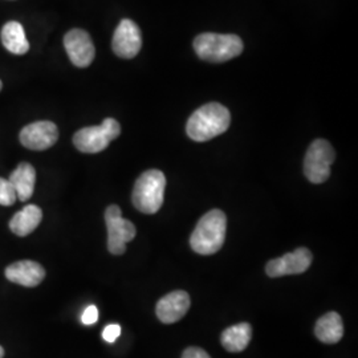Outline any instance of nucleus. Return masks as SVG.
<instances>
[{
    "mask_svg": "<svg viewBox=\"0 0 358 358\" xmlns=\"http://www.w3.org/2000/svg\"><path fill=\"white\" fill-rule=\"evenodd\" d=\"M230 124V110L226 106L217 103H206L189 118L186 131L192 141H210L223 134Z\"/></svg>",
    "mask_w": 358,
    "mask_h": 358,
    "instance_id": "obj_1",
    "label": "nucleus"
},
{
    "mask_svg": "<svg viewBox=\"0 0 358 358\" xmlns=\"http://www.w3.org/2000/svg\"><path fill=\"white\" fill-rule=\"evenodd\" d=\"M227 231V217L220 210H211L198 222L190 238L192 251L199 255H213L223 247Z\"/></svg>",
    "mask_w": 358,
    "mask_h": 358,
    "instance_id": "obj_2",
    "label": "nucleus"
},
{
    "mask_svg": "<svg viewBox=\"0 0 358 358\" xmlns=\"http://www.w3.org/2000/svg\"><path fill=\"white\" fill-rule=\"evenodd\" d=\"M166 187L165 174L159 170H148L136 180L131 201L143 214H155L164 203Z\"/></svg>",
    "mask_w": 358,
    "mask_h": 358,
    "instance_id": "obj_3",
    "label": "nucleus"
},
{
    "mask_svg": "<svg viewBox=\"0 0 358 358\" xmlns=\"http://www.w3.org/2000/svg\"><path fill=\"white\" fill-rule=\"evenodd\" d=\"M196 55L210 63H224L243 52V41L236 35L202 34L194 40Z\"/></svg>",
    "mask_w": 358,
    "mask_h": 358,
    "instance_id": "obj_4",
    "label": "nucleus"
},
{
    "mask_svg": "<svg viewBox=\"0 0 358 358\" xmlns=\"http://www.w3.org/2000/svg\"><path fill=\"white\" fill-rule=\"evenodd\" d=\"M120 134L121 127L115 118H105L99 127L80 129L73 136V145L81 153H100Z\"/></svg>",
    "mask_w": 358,
    "mask_h": 358,
    "instance_id": "obj_5",
    "label": "nucleus"
},
{
    "mask_svg": "<svg viewBox=\"0 0 358 358\" xmlns=\"http://www.w3.org/2000/svg\"><path fill=\"white\" fill-rule=\"evenodd\" d=\"M336 159L332 145L327 140H316L308 148L304 158V174L309 182L320 185L331 176V166Z\"/></svg>",
    "mask_w": 358,
    "mask_h": 358,
    "instance_id": "obj_6",
    "label": "nucleus"
},
{
    "mask_svg": "<svg viewBox=\"0 0 358 358\" xmlns=\"http://www.w3.org/2000/svg\"><path fill=\"white\" fill-rule=\"evenodd\" d=\"M105 222L108 229V250L113 255H122L127 251V243L136 238L134 224L122 217V211L117 205L105 210Z\"/></svg>",
    "mask_w": 358,
    "mask_h": 358,
    "instance_id": "obj_7",
    "label": "nucleus"
},
{
    "mask_svg": "<svg viewBox=\"0 0 358 358\" xmlns=\"http://www.w3.org/2000/svg\"><path fill=\"white\" fill-rule=\"evenodd\" d=\"M312 260V252L306 247H300L294 250V252L269 260L266 266V272L269 278H280L284 275H300L310 267Z\"/></svg>",
    "mask_w": 358,
    "mask_h": 358,
    "instance_id": "obj_8",
    "label": "nucleus"
},
{
    "mask_svg": "<svg viewBox=\"0 0 358 358\" xmlns=\"http://www.w3.org/2000/svg\"><path fill=\"white\" fill-rule=\"evenodd\" d=\"M142 36L138 26L130 20L124 19L115 28L112 48L121 59H133L141 51Z\"/></svg>",
    "mask_w": 358,
    "mask_h": 358,
    "instance_id": "obj_9",
    "label": "nucleus"
},
{
    "mask_svg": "<svg viewBox=\"0 0 358 358\" xmlns=\"http://www.w3.org/2000/svg\"><path fill=\"white\" fill-rule=\"evenodd\" d=\"M20 142L29 150H47L59 140V129L51 121H38L20 131Z\"/></svg>",
    "mask_w": 358,
    "mask_h": 358,
    "instance_id": "obj_10",
    "label": "nucleus"
},
{
    "mask_svg": "<svg viewBox=\"0 0 358 358\" xmlns=\"http://www.w3.org/2000/svg\"><path fill=\"white\" fill-rule=\"evenodd\" d=\"M65 51L72 64L78 68H87L96 56V50L90 34L84 29H71L64 36Z\"/></svg>",
    "mask_w": 358,
    "mask_h": 358,
    "instance_id": "obj_11",
    "label": "nucleus"
},
{
    "mask_svg": "<svg viewBox=\"0 0 358 358\" xmlns=\"http://www.w3.org/2000/svg\"><path fill=\"white\" fill-rule=\"evenodd\" d=\"M190 296L185 291H174L164 296L155 307L157 317L164 324H174L183 319L190 309Z\"/></svg>",
    "mask_w": 358,
    "mask_h": 358,
    "instance_id": "obj_12",
    "label": "nucleus"
},
{
    "mask_svg": "<svg viewBox=\"0 0 358 358\" xmlns=\"http://www.w3.org/2000/svg\"><path fill=\"white\" fill-rule=\"evenodd\" d=\"M4 275L11 282L34 288L44 280L45 269L34 260H20L8 266L4 271Z\"/></svg>",
    "mask_w": 358,
    "mask_h": 358,
    "instance_id": "obj_13",
    "label": "nucleus"
},
{
    "mask_svg": "<svg viewBox=\"0 0 358 358\" xmlns=\"http://www.w3.org/2000/svg\"><path fill=\"white\" fill-rule=\"evenodd\" d=\"M8 180L16 192V198L22 202H27L32 196L35 190V182H36L35 167L31 164L22 162L11 173Z\"/></svg>",
    "mask_w": 358,
    "mask_h": 358,
    "instance_id": "obj_14",
    "label": "nucleus"
},
{
    "mask_svg": "<svg viewBox=\"0 0 358 358\" xmlns=\"http://www.w3.org/2000/svg\"><path fill=\"white\" fill-rule=\"evenodd\" d=\"M315 334L324 344L332 345L341 341L344 336V324L341 316L337 312H329L324 315L316 322Z\"/></svg>",
    "mask_w": 358,
    "mask_h": 358,
    "instance_id": "obj_15",
    "label": "nucleus"
},
{
    "mask_svg": "<svg viewBox=\"0 0 358 358\" xmlns=\"http://www.w3.org/2000/svg\"><path fill=\"white\" fill-rule=\"evenodd\" d=\"M41 219H43V211L38 206H26L22 211H19L13 215L10 222V230L13 231L15 235L24 238L32 231L38 229Z\"/></svg>",
    "mask_w": 358,
    "mask_h": 358,
    "instance_id": "obj_16",
    "label": "nucleus"
},
{
    "mask_svg": "<svg viewBox=\"0 0 358 358\" xmlns=\"http://www.w3.org/2000/svg\"><path fill=\"white\" fill-rule=\"evenodd\" d=\"M252 338V328L248 322H241L224 329L220 337L223 348L231 353L243 352Z\"/></svg>",
    "mask_w": 358,
    "mask_h": 358,
    "instance_id": "obj_17",
    "label": "nucleus"
},
{
    "mask_svg": "<svg viewBox=\"0 0 358 358\" xmlns=\"http://www.w3.org/2000/svg\"><path fill=\"white\" fill-rule=\"evenodd\" d=\"M1 43L13 55H26L29 50L24 28L17 22H8L1 29Z\"/></svg>",
    "mask_w": 358,
    "mask_h": 358,
    "instance_id": "obj_18",
    "label": "nucleus"
},
{
    "mask_svg": "<svg viewBox=\"0 0 358 358\" xmlns=\"http://www.w3.org/2000/svg\"><path fill=\"white\" fill-rule=\"evenodd\" d=\"M16 192L8 179L0 178V205L13 206L16 202Z\"/></svg>",
    "mask_w": 358,
    "mask_h": 358,
    "instance_id": "obj_19",
    "label": "nucleus"
},
{
    "mask_svg": "<svg viewBox=\"0 0 358 358\" xmlns=\"http://www.w3.org/2000/svg\"><path fill=\"white\" fill-rule=\"evenodd\" d=\"M121 336V327L118 324L108 325L103 332V338L106 343H115V340Z\"/></svg>",
    "mask_w": 358,
    "mask_h": 358,
    "instance_id": "obj_20",
    "label": "nucleus"
},
{
    "mask_svg": "<svg viewBox=\"0 0 358 358\" xmlns=\"http://www.w3.org/2000/svg\"><path fill=\"white\" fill-rule=\"evenodd\" d=\"M97 320H99V309L94 306L87 308L81 316V321L85 325H93Z\"/></svg>",
    "mask_w": 358,
    "mask_h": 358,
    "instance_id": "obj_21",
    "label": "nucleus"
},
{
    "mask_svg": "<svg viewBox=\"0 0 358 358\" xmlns=\"http://www.w3.org/2000/svg\"><path fill=\"white\" fill-rule=\"evenodd\" d=\"M182 358H211L210 357V355L203 350V349H201V348H196V346H192V348H187L185 352H183V355H182Z\"/></svg>",
    "mask_w": 358,
    "mask_h": 358,
    "instance_id": "obj_22",
    "label": "nucleus"
},
{
    "mask_svg": "<svg viewBox=\"0 0 358 358\" xmlns=\"http://www.w3.org/2000/svg\"><path fill=\"white\" fill-rule=\"evenodd\" d=\"M4 357V349H3V346H0V358Z\"/></svg>",
    "mask_w": 358,
    "mask_h": 358,
    "instance_id": "obj_23",
    "label": "nucleus"
},
{
    "mask_svg": "<svg viewBox=\"0 0 358 358\" xmlns=\"http://www.w3.org/2000/svg\"><path fill=\"white\" fill-rule=\"evenodd\" d=\"M3 88V83H1V80H0V90Z\"/></svg>",
    "mask_w": 358,
    "mask_h": 358,
    "instance_id": "obj_24",
    "label": "nucleus"
}]
</instances>
